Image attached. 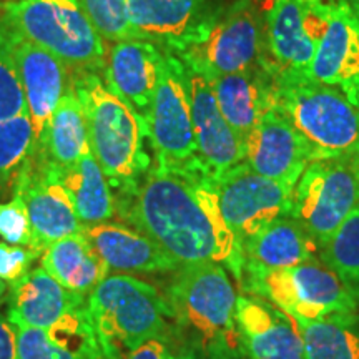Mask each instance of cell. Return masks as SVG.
I'll return each mask as SVG.
<instances>
[{"mask_svg":"<svg viewBox=\"0 0 359 359\" xmlns=\"http://www.w3.org/2000/svg\"><path fill=\"white\" fill-rule=\"evenodd\" d=\"M115 210L180 264L215 263L243 278V246L223 217L215 178L198 160L151 163L132 190L115 196Z\"/></svg>","mask_w":359,"mask_h":359,"instance_id":"obj_1","label":"cell"},{"mask_svg":"<svg viewBox=\"0 0 359 359\" xmlns=\"http://www.w3.org/2000/svg\"><path fill=\"white\" fill-rule=\"evenodd\" d=\"M172 321L185 348L206 359L243 356L236 326V291L228 269L215 263L182 264L165 288Z\"/></svg>","mask_w":359,"mask_h":359,"instance_id":"obj_2","label":"cell"},{"mask_svg":"<svg viewBox=\"0 0 359 359\" xmlns=\"http://www.w3.org/2000/svg\"><path fill=\"white\" fill-rule=\"evenodd\" d=\"M70 83L82 103L92 155L114 196L127 193L151 167L145 150V118L107 87L93 72H72Z\"/></svg>","mask_w":359,"mask_h":359,"instance_id":"obj_3","label":"cell"},{"mask_svg":"<svg viewBox=\"0 0 359 359\" xmlns=\"http://www.w3.org/2000/svg\"><path fill=\"white\" fill-rule=\"evenodd\" d=\"M269 67V65H268ZM271 72V109L311 150V161L348 158L359 148V109L344 93L299 72Z\"/></svg>","mask_w":359,"mask_h":359,"instance_id":"obj_4","label":"cell"},{"mask_svg":"<svg viewBox=\"0 0 359 359\" xmlns=\"http://www.w3.org/2000/svg\"><path fill=\"white\" fill-rule=\"evenodd\" d=\"M87 303L103 359H125L145 341L168 336L172 313L165 296L127 273L107 276Z\"/></svg>","mask_w":359,"mask_h":359,"instance_id":"obj_5","label":"cell"},{"mask_svg":"<svg viewBox=\"0 0 359 359\" xmlns=\"http://www.w3.org/2000/svg\"><path fill=\"white\" fill-rule=\"evenodd\" d=\"M2 25L60 58L72 72L105 70L103 40L79 0H17L0 7Z\"/></svg>","mask_w":359,"mask_h":359,"instance_id":"obj_6","label":"cell"},{"mask_svg":"<svg viewBox=\"0 0 359 359\" xmlns=\"http://www.w3.org/2000/svg\"><path fill=\"white\" fill-rule=\"evenodd\" d=\"M255 2L231 0L226 6L215 7L188 47L177 57L208 79L266 64L264 19Z\"/></svg>","mask_w":359,"mask_h":359,"instance_id":"obj_7","label":"cell"},{"mask_svg":"<svg viewBox=\"0 0 359 359\" xmlns=\"http://www.w3.org/2000/svg\"><path fill=\"white\" fill-rule=\"evenodd\" d=\"M243 288L293 320L314 321L356 311V293L320 258L275 271L245 275Z\"/></svg>","mask_w":359,"mask_h":359,"instance_id":"obj_8","label":"cell"},{"mask_svg":"<svg viewBox=\"0 0 359 359\" xmlns=\"http://www.w3.org/2000/svg\"><path fill=\"white\" fill-rule=\"evenodd\" d=\"M358 205L359 172L351 156L314 160L294 185L291 218L321 250Z\"/></svg>","mask_w":359,"mask_h":359,"instance_id":"obj_9","label":"cell"},{"mask_svg":"<svg viewBox=\"0 0 359 359\" xmlns=\"http://www.w3.org/2000/svg\"><path fill=\"white\" fill-rule=\"evenodd\" d=\"M145 123L155 163L183 167L198 160L185 64L173 53L163 52L158 87Z\"/></svg>","mask_w":359,"mask_h":359,"instance_id":"obj_10","label":"cell"},{"mask_svg":"<svg viewBox=\"0 0 359 359\" xmlns=\"http://www.w3.org/2000/svg\"><path fill=\"white\" fill-rule=\"evenodd\" d=\"M219 208L241 246L271 222L291 217L294 182L262 177L245 161L215 178Z\"/></svg>","mask_w":359,"mask_h":359,"instance_id":"obj_11","label":"cell"},{"mask_svg":"<svg viewBox=\"0 0 359 359\" xmlns=\"http://www.w3.org/2000/svg\"><path fill=\"white\" fill-rule=\"evenodd\" d=\"M338 0H269L264 12L268 65L304 74Z\"/></svg>","mask_w":359,"mask_h":359,"instance_id":"obj_12","label":"cell"},{"mask_svg":"<svg viewBox=\"0 0 359 359\" xmlns=\"http://www.w3.org/2000/svg\"><path fill=\"white\" fill-rule=\"evenodd\" d=\"M13 191H19L25 200L32 228V245L29 250L37 258L55 241L82 231L83 224L75 213L69 193L52 170L32 155L19 172Z\"/></svg>","mask_w":359,"mask_h":359,"instance_id":"obj_13","label":"cell"},{"mask_svg":"<svg viewBox=\"0 0 359 359\" xmlns=\"http://www.w3.org/2000/svg\"><path fill=\"white\" fill-rule=\"evenodd\" d=\"M304 75L344 93L359 109V19L349 0H338Z\"/></svg>","mask_w":359,"mask_h":359,"instance_id":"obj_14","label":"cell"},{"mask_svg":"<svg viewBox=\"0 0 359 359\" xmlns=\"http://www.w3.org/2000/svg\"><path fill=\"white\" fill-rule=\"evenodd\" d=\"M196 158L213 178L245 161V143L219 111L212 80L185 65Z\"/></svg>","mask_w":359,"mask_h":359,"instance_id":"obj_15","label":"cell"},{"mask_svg":"<svg viewBox=\"0 0 359 359\" xmlns=\"http://www.w3.org/2000/svg\"><path fill=\"white\" fill-rule=\"evenodd\" d=\"M213 8L210 0H130L132 35L180 55Z\"/></svg>","mask_w":359,"mask_h":359,"instance_id":"obj_16","label":"cell"},{"mask_svg":"<svg viewBox=\"0 0 359 359\" xmlns=\"http://www.w3.org/2000/svg\"><path fill=\"white\" fill-rule=\"evenodd\" d=\"M236 326L246 359H304L294 320L266 299L238 296Z\"/></svg>","mask_w":359,"mask_h":359,"instance_id":"obj_17","label":"cell"},{"mask_svg":"<svg viewBox=\"0 0 359 359\" xmlns=\"http://www.w3.org/2000/svg\"><path fill=\"white\" fill-rule=\"evenodd\" d=\"M245 163L262 177L296 183L311 163V150L285 116L269 109L246 138Z\"/></svg>","mask_w":359,"mask_h":359,"instance_id":"obj_18","label":"cell"},{"mask_svg":"<svg viewBox=\"0 0 359 359\" xmlns=\"http://www.w3.org/2000/svg\"><path fill=\"white\" fill-rule=\"evenodd\" d=\"M8 35H11L13 58L19 70L35 142H37L45 123L55 111L57 105L69 88V69L60 58L43 50L39 45L12 32H8Z\"/></svg>","mask_w":359,"mask_h":359,"instance_id":"obj_19","label":"cell"},{"mask_svg":"<svg viewBox=\"0 0 359 359\" xmlns=\"http://www.w3.org/2000/svg\"><path fill=\"white\" fill-rule=\"evenodd\" d=\"M163 50L145 40L115 42L105 55V83L145 118L158 87Z\"/></svg>","mask_w":359,"mask_h":359,"instance_id":"obj_20","label":"cell"},{"mask_svg":"<svg viewBox=\"0 0 359 359\" xmlns=\"http://www.w3.org/2000/svg\"><path fill=\"white\" fill-rule=\"evenodd\" d=\"M82 235L109 269L122 273H173L182 266L150 238L123 223L85 224Z\"/></svg>","mask_w":359,"mask_h":359,"instance_id":"obj_21","label":"cell"},{"mask_svg":"<svg viewBox=\"0 0 359 359\" xmlns=\"http://www.w3.org/2000/svg\"><path fill=\"white\" fill-rule=\"evenodd\" d=\"M8 288L6 316L15 327L47 330L85 306L88 299L64 288L43 268L32 269Z\"/></svg>","mask_w":359,"mask_h":359,"instance_id":"obj_22","label":"cell"},{"mask_svg":"<svg viewBox=\"0 0 359 359\" xmlns=\"http://www.w3.org/2000/svg\"><path fill=\"white\" fill-rule=\"evenodd\" d=\"M19 359H103L88 303L47 327H15Z\"/></svg>","mask_w":359,"mask_h":359,"instance_id":"obj_23","label":"cell"},{"mask_svg":"<svg viewBox=\"0 0 359 359\" xmlns=\"http://www.w3.org/2000/svg\"><path fill=\"white\" fill-rule=\"evenodd\" d=\"M318 253L320 246L296 219H275L243 243V276L296 266Z\"/></svg>","mask_w":359,"mask_h":359,"instance_id":"obj_24","label":"cell"},{"mask_svg":"<svg viewBox=\"0 0 359 359\" xmlns=\"http://www.w3.org/2000/svg\"><path fill=\"white\" fill-rule=\"evenodd\" d=\"M210 80L223 118L238 138L246 143L262 116L271 109V72L268 62L258 69Z\"/></svg>","mask_w":359,"mask_h":359,"instance_id":"obj_25","label":"cell"},{"mask_svg":"<svg viewBox=\"0 0 359 359\" xmlns=\"http://www.w3.org/2000/svg\"><path fill=\"white\" fill-rule=\"evenodd\" d=\"M90 151L82 103L72 83L34 145L30 155L50 167H69Z\"/></svg>","mask_w":359,"mask_h":359,"instance_id":"obj_26","label":"cell"},{"mask_svg":"<svg viewBox=\"0 0 359 359\" xmlns=\"http://www.w3.org/2000/svg\"><path fill=\"white\" fill-rule=\"evenodd\" d=\"M47 167L69 193L75 213L83 226L109 222L115 217L114 191L92 150L69 167Z\"/></svg>","mask_w":359,"mask_h":359,"instance_id":"obj_27","label":"cell"},{"mask_svg":"<svg viewBox=\"0 0 359 359\" xmlns=\"http://www.w3.org/2000/svg\"><path fill=\"white\" fill-rule=\"evenodd\" d=\"M40 258L42 268L53 280L83 298H88L110 271L82 231L55 241Z\"/></svg>","mask_w":359,"mask_h":359,"instance_id":"obj_28","label":"cell"},{"mask_svg":"<svg viewBox=\"0 0 359 359\" xmlns=\"http://www.w3.org/2000/svg\"><path fill=\"white\" fill-rule=\"evenodd\" d=\"M294 323L303 339L304 359H359V321L354 313Z\"/></svg>","mask_w":359,"mask_h":359,"instance_id":"obj_29","label":"cell"},{"mask_svg":"<svg viewBox=\"0 0 359 359\" xmlns=\"http://www.w3.org/2000/svg\"><path fill=\"white\" fill-rule=\"evenodd\" d=\"M320 259L356 293L359 286V205L320 250Z\"/></svg>","mask_w":359,"mask_h":359,"instance_id":"obj_30","label":"cell"},{"mask_svg":"<svg viewBox=\"0 0 359 359\" xmlns=\"http://www.w3.org/2000/svg\"><path fill=\"white\" fill-rule=\"evenodd\" d=\"M35 135L29 114L0 122V193L15 187L25 160L34 151Z\"/></svg>","mask_w":359,"mask_h":359,"instance_id":"obj_31","label":"cell"},{"mask_svg":"<svg viewBox=\"0 0 359 359\" xmlns=\"http://www.w3.org/2000/svg\"><path fill=\"white\" fill-rule=\"evenodd\" d=\"M85 15L105 42L133 39L130 27V0H79Z\"/></svg>","mask_w":359,"mask_h":359,"instance_id":"obj_32","label":"cell"},{"mask_svg":"<svg viewBox=\"0 0 359 359\" xmlns=\"http://www.w3.org/2000/svg\"><path fill=\"white\" fill-rule=\"evenodd\" d=\"M25 114H29V107L13 58L11 35L0 25V122Z\"/></svg>","mask_w":359,"mask_h":359,"instance_id":"obj_33","label":"cell"},{"mask_svg":"<svg viewBox=\"0 0 359 359\" xmlns=\"http://www.w3.org/2000/svg\"><path fill=\"white\" fill-rule=\"evenodd\" d=\"M0 238L8 245L30 248L32 245V228L24 196L13 191L7 203H0Z\"/></svg>","mask_w":359,"mask_h":359,"instance_id":"obj_34","label":"cell"},{"mask_svg":"<svg viewBox=\"0 0 359 359\" xmlns=\"http://www.w3.org/2000/svg\"><path fill=\"white\" fill-rule=\"evenodd\" d=\"M37 258L29 248L0 243V280L7 286L15 285L30 271V264Z\"/></svg>","mask_w":359,"mask_h":359,"instance_id":"obj_35","label":"cell"},{"mask_svg":"<svg viewBox=\"0 0 359 359\" xmlns=\"http://www.w3.org/2000/svg\"><path fill=\"white\" fill-rule=\"evenodd\" d=\"M173 351L170 346V336L148 339L137 349L130 351L125 359H172Z\"/></svg>","mask_w":359,"mask_h":359,"instance_id":"obj_36","label":"cell"},{"mask_svg":"<svg viewBox=\"0 0 359 359\" xmlns=\"http://www.w3.org/2000/svg\"><path fill=\"white\" fill-rule=\"evenodd\" d=\"M0 359H19L17 330L2 313H0Z\"/></svg>","mask_w":359,"mask_h":359,"instance_id":"obj_37","label":"cell"},{"mask_svg":"<svg viewBox=\"0 0 359 359\" xmlns=\"http://www.w3.org/2000/svg\"><path fill=\"white\" fill-rule=\"evenodd\" d=\"M172 359H206V358L201 356L200 353H196L195 349L182 348V349H178L177 353H173Z\"/></svg>","mask_w":359,"mask_h":359,"instance_id":"obj_38","label":"cell"},{"mask_svg":"<svg viewBox=\"0 0 359 359\" xmlns=\"http://www.w3.org/2000/svg\"><path fill=\"white\" fill-rule=\"evenodd\" d=\"M351 161H353V165L354 167H356V170L359 172V148L356 151H354V155L351 156Z\"/></svg>","mask_w":359,"mask_h":359,"instance_id":"obj_39","label":"cell"},{"mask_svg":"<svg viewBox=\"0 0 359 359\" xmlns=\"http://www.w3.org/2000/svg\"><path fill=\"white\" fill-rule=\"evenodd\" d=\"M7 291V283H4L2 280H0V299L4 298V294H6Z\"/></svg>","mask_w":359,"mask_h":359,"instance_id":"obj_40","label":"cell"},{"mask_svg":"<svg viewBox=\"0 0 359 359\" xmlns=\"http://www.w3.org/2000/svg\"><path fill=\"white\" fill-rule=\"evenodd\" d=\"M349 2H351V0H349ZM351 4H353L354 12H356V15H358V19H359V4H356V2H351Z\"/></svg>","mask_w":359,"mask_h":359,"instance_id":"obj_41","label":"cell"},{"mask_svg":"<svg viewBox=\"0 0 359 359\" xmlns=\"http://www.w3.org/2000/svg\"><path fill=\"white\" fill-rule=\"evenodd\" d=\"M351 2H356V4H359V0H351Z\"/></svg>","mask_w":359,"mask_h":359,"instance_id":"obj_42","label":"cell"}]
</instances>
